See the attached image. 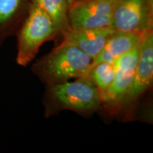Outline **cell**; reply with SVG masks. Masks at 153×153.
<instances>
[{
  "label": "cell",
  "instance_id": "obj_9",
  "mask_svg": "<svg viewBox=\"0 0 153 153\" xmlns=\"http://www.w3.org/2000/svg\"><path fill=\"white\" fill-rule=\"evenodd\" d=\"M143 36L144 34L114 30L101 52L93 59L91 65L100 62H114L118 57L138 45Z\"/></svg>",
  "mask_w": 153,
  "mask_h": 153
},
{
  "label": "cell",
  "instance_id": "obj_13",
  "mask_svg": "<svg viewBox=\"0 0 153 153\" xmlns=\"http://www.w3.org/2000/svg\"><path fill=\"white\" fill-rule=\"evenodd\" d=\"M68 3H69V4H71L72 3V2H73V1H74V0H68Z\"/></svg>",
  "mask_w": 153,
  "mask_h": 153
},
{
  "label": "cell",
  "instance_id": "obj_7",
  "mask_svg": "<svg viewBox=\"0 0 153 153\" xmlns=\"http://www.w3.org/2000/svg\"><path fill=\"white\" fill-rule=\"evenodd\" d=\"M153 82V30L144 34L140 53L132 82L124 98L122 108L133 105L150 89Z\"/></svg>",
  "mask_w": 153,
  "mask_h": 153
},
{
  "label": "cell",
  "instance_id": "obj_6",
  "mask_svg": "<svg viewBox=\"0 0 153 153\" xmlns=\"http://www.w3.org/2000/svg\"><path fill=\"white\" fill-rule=\"evenodd\" d=\"M119 0H74L69 7L72 28L111 27L113 14Z\"/></svg>",
  "mask_w": 153,
  "mask_h": 153
},
{
  "label": "cell",
  "instance_id": "obj_10",
  "mask_svg": "<svg viewBox=\"0 0 153 153\" xmlns=\"http://www.w3.org/2000/svg\"><path fill=\"white\" fill-rule=\"evenodd\" d=\"M52 19L60 33L70 28L68 21L69 4L68 0H30Z\"/></svg>",
  "mask_w": 153,
  "mask_h": 153
},
{
  "label": "cell",
  "instance_id": "obj_11",
  "mask_svg": "<svg viewBox=\"0 0 153 153\" xmlns=\"http://www.w3.org/2000/svg\"><path fill=\"white\" fill-rule=\"evenodd\" d=\"M114 74V62H100L89 67L84 76L97 88L101 97L111 85Z\"/></svg>",
  "mask_w": 153,
  "mask_h": 153
},
{
  "label": "cell",
  "instance_id": "obj_2",
  "mask_svg": "<svg viewBox=\"0 0 153 153\" xmlns=\"http://www.w3.org/2000/svg\"><path fill=\"white\" fill-rule=\"evenodd\" d=\"M43 99L48 117L62 111H72L80 114H92L101 107L100 92L84 76L46 86Z\"/></svg>",
  "mask_w": 153,
  "mask_h": 153
},
{
  "label": "cell",
  "instance_id": "obj_5",
  "mask_svg": "<svg viewBox=\"0 0 153 153\" xmlns=\"http://www.w3.org/2000/svg\"><path fill=\"white\" fill-rule=\"evenodd\" d=\"M111 28L145 34L153 30V0H119L115 7Z\"/></svg>",
  "mask_w": 153,
  "mask_h": 153
},
{
  "label": "cell",
  "instance_id": "obj_4",
  "mask_svg": "<svg viewBox=\"0 0 153 153\" xmlns=\"http://www.w3.org/2000/svg\"><path fill=\"white\" fill-rule=\"evenodd\" d=\"M141 42L114 62V80L106 92L101 96V106L112 114H116L121 110L138 62Z\"/></svg>",
  "mask_w": 153,
  "mask_h": 153
},
{
  "label": "cell",
  "instance_id": "obj_8",
  "mask_svg": "<svg viewBox=\"0 0 153 153\" xmlns=\"http://www.w3.org/2000/svg\"><path fill=\"white\" fill-rule=\"evenodd\" d=\"M114 30L111 27L70 28L62 33L61 38L62 41L73 44L93 60L101 52Z\"/></svg>",
  "mask_w": 153,
  "mask_h": 153
},
{
  "label": "cell",
  "instance_id": "obj_12",
  "mask_svg": "<svg viewBox=\"0 0 153 153\" xmlns=\"http://www.w3.org/2000/svg\"><path fill=\"white\" fill-rule=\"evenodd\" d=\"M30 0H0V28L14 23L24 11H28Z\"/></svg>",
  "mask_w": 153,
  "mask_h": 153
},
{
  "label": "cell",
  "instance_id": "obj_3",
  "mask_svg": "<svg viewBox=\"0 0 153 153\" xmlns=\"http://www.w3.org/2000/svg\"><path fill=\"white\" fill-rule=\"evenodd\" d=\"M58 37L60 33L52 19L30 2L18 36L16 62L21 66L28 65L43 43Z\"/></svg>",
  "mask_w": 153,
  "mask_h": 153
},
{
  "label": "cell",
  "instance_id": "obj_1",
  "mask_svg": "<svg viewBox=\"0 0 153 153\" xmlns=\"http://www.w3.org/2000/svg\"><path fill=\"white\" fill-rule=\"evenodd\" d=\"M92 59L73 44L62 41L51 52L36 61L32 71L45 86L83 76Z\"/></svg>",
  "mask_w": 153,
  "mask_h": 153
}]
</instances>
